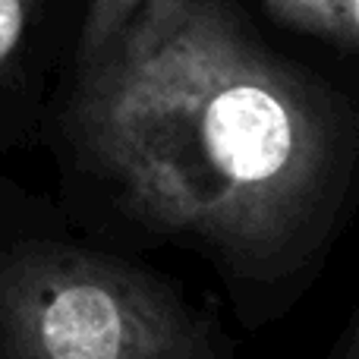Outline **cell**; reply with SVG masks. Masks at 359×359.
I'll list each match as a JSON object with an SVG mask.
<instances>
[{
	"mask_svg": "<svg viewBox=\"0 0 359 359\" xmlns=\"http://www.w3.org/2000/svg\"><path fill=\"white\" fill-rule=\"evenodd\" d=\"M69 126L133 217L265 278L318 243L353 151L337 101L227 0H142L79 67Z\"/></svg>",
	"mask_w": 359,
	"mask_h": 359,
	"instance_id": "1",
	"label": "cell"
},
{
	"mask_svg": "<svg viewBox=\"0 0 359 359\" xmlns=\"http://www.w3.org/2000/svg\"><path fill=\"white\" fill-rule=\"evenodd\" d=\"M334 359H359V316H356V322L350 325L347 334H344V344L337 347Z\"/></svg>",
	"mask_w": 359,
	"mask_h": 359,
	"instance_id": "7",
	"label": "cell"
},
{
	"mask_svg": "<svg viewBox=\"0 0 359 359\" xmlns=\"http://www.w3.org/2000/svg\"><path fill=\"white\" fill-rule=\"evenodd\" d=\"M142 6V0H88L86 22H82L79 35V67L101 54L107 44L114 41L126 19Z\"/></svg>",
	"mask_w": 359,
	"mask_h": 359,
	"instance_id": "3",
	"label": "cell"
},
{
	"mask_svg": "<svg viewBox=\"0 0 359 359\" xmlns=\"http://www.w3.org/2000/svg\"><path fill=\"white\" fill-rule=\"evenodd\" d=\"M205 331L155 278L63 246L0 259V359H205Z\"/></svg>",
	"mask_w": 359,
	"mask_h": 359,
	"instance_id": "2",
	"label": "cell"
},
{
	"mask_svg": "<svg viewBox=\"0 0 359 359\" xmlns=\"http://www.w3.org/2000/svg\"><path fill=\"white\" fill-rule=\"evenodd\" d=\"M337 41L359 48V0H344L341 6V32H337Z\"/></svg>",
	"mask_w": 359,
	"mask_h": 359,
	"instance_id": "6",
	"label": "cell"
},
{
	"mask_svg": "<svg viewBox=\"0 0 359 359\" xmlns=\"http://www.w3.org/2000/svg\"><path fill=\"white\" fill-rule=\"evenodd\" d=\"M265 4L271 6V13L280 22L337 41L344 0H265Z\"/></svg>",
	"mask_w": 359,
	"mask_h": 359,
	"instance_id": "4",
	"label": "cell"
},
{
	"mask_svg": "<svg viewBox=\"0 0 359 359\" xmlns=\"http://www.w3.org/2000/svg\"><path fill=\"white\" fill-rule=\"evenodd\" d=\"M41 0H0V79L6 76Z\"/></svg>",
	"mask_w": 359,
	"mask_h": 359,
	"instance_id": "5",
	"label": "cell"
}]
</instances>
